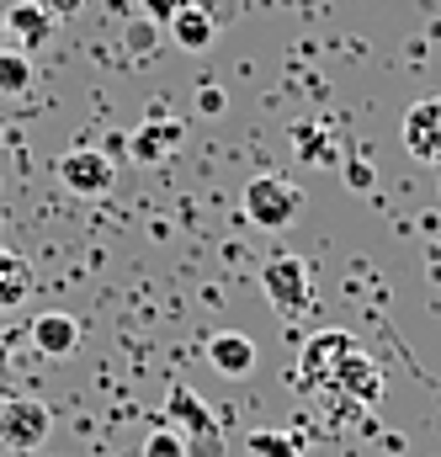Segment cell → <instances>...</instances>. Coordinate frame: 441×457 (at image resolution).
<instances>
[{
    "mask_svg": "<svg viewBox=\"0 0 441 457\" xmlns=\"http://www.w3.org/2000/svg\"><path fill=\"white\" fill-rule=\"evenodd\" d=\"M298 213H304V187L298 181H287L277 170L245 181V219L255 228H287Z\"/></svg>",
    "mask_w": 441,
    "mask_h": 457,
    "instance_id": "1",
    "label": "cell"
},
{
    "mask_svg": "<svg viewBox=\"0 0 441 457\" xmlns=\"http://www.w3.org/2000/svg\"><path fill=\"white\" fill-rule=\"evenodd\" d=\"M261 287H266L277 314H304L309 298H314V271H309L304 255H271L261 266Z\"/></svg>",
    "mask_w": 441,
    "mask_h": 457,
    "instance_id": "2",
    "label": "cell"
},
{
    "mask_svg": "<svg viewBox=\"0 0 441 457\" xmlns=\"http://www.w3.org/2000/svg\"><path fill=\"white\" fill-rule=\"evenodd\" d=\"M48 431H54L48 404H37V399H0V442H5L11 453H32V447H43Z\"/></svg>",
    "mask_w": 441,
    "mask_h": 457,
    "instance_id": "3",
    "label": "cell"
},
{
    "mask_svg": "<svg viewBox=\"0 0 441 457\" xmlns=\"http://www.w3.org/2000/svg\"><path fill=\"white\" fill-rule=\"evenodd\" d=\"M59 181L75 197H107L112 187H117V165H112L107 149H70L59 160Z\"/></svg>",
    "mask_w": 441,
    "mask_h": 457,
    "instance_id": "4",
    "label": "cell"
},
{
    "mask_svg": "<svg viewBox=\"0 0 441 457\" xmlns=\"http://www.w3.org/2000/svg\"><path fill=\"white\" fill-rule=\"evenodd\" d=\"M351 351H362L351 330H325V336H314V341L304 345V356H298V383H304V388H325L335 378V367H340Z\"/></svg>",
    "mask_w": 441,
    "mask_h": 457,
    "instance_id": "5",
    "label": "cell"
},
{
    "mask_svg": "<svg viewBox=\"0 0 441 457\" xmlns=\"http://www.w3.org/2000/svg\"><path fill=\"white\" fill-rule=\"evenodd\" d=\"M399 138H404V149H410L415 160L441 165V96L415 102V107L404 112V122H399Z\"/></svg>",
    "mask_w": 441,
    "mask_h": 457,
    "instance_id": "6",
    "label": "cell"
},
{
    "mask_svg": "<svg viewBox=\"0 0 441 457\" xmlns=\"http://www.w3.org/2000/svg\"><path fill=\"white\" fill-rule=\"evenodd\" d=\"M325 388H340V394H351L356 404H378L383 399V372L362 356V351H351L340 367H335V378L325 383Z\"/></svg>",
    "mask_w": 441,
    "mask_h": 457,
    "instance_id": "7",
    "label": "cell"
},
{
    "mask_svg": "<svg viewBox=\"0 0 441 457\" xmlns=\"http://www.w3.org/2000/svg\"><path fill=\"white\" fill-rule=\"evenodd\" d=\"M32 345L48 356V361H64L80 351V320L75 314H37L32 320Z\"/></svg>",
    "mask_w": 441,
    "mask_h": 457,
    "instance_id": "8",
    "label": "cell"
},
{
    "mask_svg": "<svg viewBox=\"0 0 441 457\" xmlns=\"http://www.w3.org/2000/svg\"><path fill=\"white\" fill-rule=\"evenodd\" d=\"M208 361H213V372H223V378H245L255 367V341L245 330H219L208 341Z\"/></svg>",
    "mask_w": 441,
    "mask_h": 457,
    "instance_id": "9",
    "label": "cell"
},
{
    "mask_svg": "<svg viewBox=\"0 0 441 457\" xmlns=\"http://www.w3.org/2000/svg\"><path fill=\"white\" fill-rule=\"evenodd\" d=\"M176 144H181V122H144V128L128 133V160H133V165H154V160H165Z\"/></svg>",
    "mask_w": 441,
    "mask_h": 457,
    "instance_id": "10",
    "label": "cell"
},
{
    "mask_svg": "<svg viewBox=\"0 0 441 457\" xmlns=\"http://www.w3.org/2000/svg\"><path fill=\"white\" fill-rule=\"evenodd\" d=\"M5 27H11V37H21V48H43L54 37V11L43 0H21L5 11Z\"/></svg>",
    "mask_w": 441,
    "mask_h": 457,
    "instance_id": "11",
    "label": "cell"
},
{
    "mask_svg": "<svg viewBox=\"0 0 441 457\" xmlns=\"http://www.w3.org/2000/svg\"><path fill=\"white\" fill-rule=\"evenodd\" d=\"M165 426H176L181 436H197V431H213L219 420H213V410H208L192 388H171V399H165Z\"/></svg>",
    "mask_w": 441,
    "mask_h": 457,
    "instance_id": "12",
    "label": "cell"
},
{
    "mask_svg": "<svg viewBox=\"0 0 441 457\" xmlns=\"http://www.w3.org/2000/svg\"><path fill=\"white\" fill-rule=\"evenodd\" d=\"M171 37H176V48H181V54H203V48L219 37V21H213L203 5H187V11L171 21Z\"/></svg>",
    "mask_w": 441,
    "mask_h": 457,
    "instance_id": "13",
    "label": "cell"
},
{
    "mask_svg": "<svg viewBox=\"0 0 441 457\" xmlns=\"http://www.w3.org/2000/svg\"><path fill=\"white\" fill-rule=\"evenodd\" d=\"M27 293H32V266H27L16 250H5V245H0V314H5V309H16Z\"/></svg>",
    "mask_w": 441,
    "mask_h": 457,
    "instance_id": "14",
    "label": "cell"
},
{
    "mask_svg": "<svg viewBox=\"0 0 441 457\" xmlns=\"http://www.w3.org/2000/svg\"><path fill=\"white\" fill-rule=\"evenodd\" d=\"M293 144H298V160H309V165H335V138L320 122H298V128H293Z\"/></svg>",
    "mask_w": 441,
    "mask_h": 457,
    "instance_id": "15",
    "label": "cell"
},
{
    "mask_svg": "<svg viewBox=\"0 0 441 457\" xmlns=\"http://www.w3.org/2000/svg\"><path fill=\"white\" fill-rule=\"evenodd\" d=\"M32 91V59L27 54H0V96H27Z\"/></svg>",
    "mask_w": 441,
    "mask_h": 457,
    "instance_id": "16",
    "label": "cell"
},
{
    "mask_svg": "<svg viewBox=\"0 0 441 457\" xmlns=\"http://www.w3.org/2000/svg\"><path fill=\"white\" fill-rule=\"evenodd\" d=\"M144 457H187V436H181L176 426H165V431H154V436L144 442Z\"/></svg>",
    "mask_w": 441,
    "mask_h": 457,
    "instance_id": "17",
    "label": "cell"
},
{
    "mask_svg": "<svg viewBox=\"0 0 441 457\" xmlns=\"http://www.w3.org/2000/svg\"><path fill=\"white\" fill-rule=\"evenodd\" d=\"M187 5H192V0H138V11H144L154 27H171V21H176Z\"/></svg>",
    "mask_w": 441,
    "mask_h": 457,
    "instance_id": "18",
    "label": "cell"
},
{
    "mask_svg": "<svg viewBox=\"0 0 441 457\" xmlns=\"http://www.w3.org/2000/svg\"><path fill=\"white\" fill-rule=\"evenodd\" d=\"M229 447H223V431L213 426V431H197V436H187V457H223Z\"/></svg>",
    "mask_w": 441,
    "mask_h": 457,
    "instance_id": "19",
    "label": "cell"
},
{
    "mask_svg": "<svg viewBox=\"0 0 441 457\" xmlns=\"http://www.w3.org/2000/svg\"><path fill=\"white\" fill-rule=\"evenodd\" d=\"M250 447H255L261 457H293V442H277V436H266V431L250 436Z\"/></svg>",
    "mask_w": 441,
    "mask_h": 457,
    "instance_id": "20",
    "label": "cell"
},
{
    "mask_svg": "<svg viewBox=\"0 0 441 457\" xmlns=\"http://www.w3.org/2000/svg\"><path fill=\"white\" fill-rule=\"evenodd\" d=\"M43 5H48V11H54V21H59V16H75L86 0H43Z\"/></svg>",
    "mask_w": 441,
    "mask_h": 457,
    "instance_id": "21",
    "label": "cell"
},
{
    "mask_svg": "<svg viewBox=\"0 0 441 457\" xmlns=\"http://www.w3.org/2000/svg\"><path fill=\"white\" fill-rule=\"evenodd\" d=\"M197 107H203V112H219V107H223V91H219V86H208V91L197 96Z\"/></svg>",
    "mask_w": 441,
    "mask_h": 457,
    "instance_id": "22",
    "label": "cell"
},
{
    "mask_svg": "<svg viewBox=\"0 0 441 457\" xmlns=\"http://www.w3.org/2000/svg\"><path fill=\"white\" fill-rule=\"evenodd\" d=\"M5 37H11V27H5V11H0V54H5Z\"/></svg>",
    "mask_w": 441,
    "mask_h": 457,
    "instance_id": "23",
    "label": "cell"
},
{
    "mask_svg": "<svg viewBox=\"0 0 441 457\" xmlns=\"http://www.w3.org/2000/svg\"><path fill=\"white\" fill-rule=\"evenodd\" d=\"M5 361H11V341H5V336H0V367H5Z\"/></svg>",
    "mask_w": 441,
    "mask_h": 457,
    "instance_id": "24",
    "label": "cell"
},
{
    "mask_svg": "<svg viewBox=\"0 0 441 457\" xmlns=\"http://www.w3.org/2000/svg\"><path fill=\"white\" fill-rule=\"evenodd\" d=\"M431 271H437V277H441V245H437V250H431Z\"/></svg>",
    "mask_w": 441,
    "mask_h": 457,
    "instance_id": "25",
    "label": "cell"
}]
</instances>
